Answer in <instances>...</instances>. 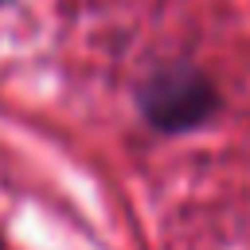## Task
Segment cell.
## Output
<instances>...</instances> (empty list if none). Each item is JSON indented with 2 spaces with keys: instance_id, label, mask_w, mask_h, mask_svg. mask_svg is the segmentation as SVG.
<instances>
[{
  "instance_id": "obj_1",
  "label": "cell",
  "mask_w": 250,
  "mask_h": 250,
  "mask_svg": "<svg viewBox=\"0 0 250 250\" xmlns=\"http://www.w3.org/2000/svg\"><path fill=\"white\" fill-rule=\"evenodd\" d=\"M137 109L156 133H188L199 129L219 109L215 82L195 62H164L152 66L137 86Z\"/></svg>"
},
{
  "instance_id": "obj_2",
  "label": "cell",
  "mask_w": 250,
  "mask_h": 250,
  "mask_svg": "<svg viewBox=\"0 0 250 250\" xmlns=\"http://www.w3.org/2000/svg\"><path fill=\"white\" fill-rule=\"evenodd\" d=\"M0 4H8V0H0Z\"/></svg>"
}]
</instances>
